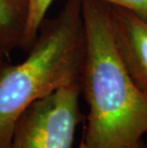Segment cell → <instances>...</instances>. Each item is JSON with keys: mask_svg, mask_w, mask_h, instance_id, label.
<instances>
[{"mask_svg": "<svg viewBox=\"0 0 147 148\" xmlns=\"http://www.w3.org/2000/svg\"><path fill=\"white\" fill-rule=\"evenodd\" d=\"M85 56L80 88L88 115L85 148H147V96L137 86L116 44L107 5L81 0Z\"/></svg>", "mask_w": 147, "mask_h": 148, "instance_id": "1", "label": "cell"}, {"mask_svg": "<svg viewBox=\"0 0 147 148\" xmlns=\"http://www.w3.org/2000/svg\"><path fill=\"white\" fill-rule=\"evenodd\" d=\"M107 7L121 58L134 81L147 96V23L123 9Z\"/></svg>", "mask_w": 147, "mask_h": 148, "instance_id": "4", "label": "cell"}, {"mask_svg": "<svg viewBox=\"0 0 147 148\" xmlns=\"http://www.w3.org/2000/svg\"><path fill=\"white\" fill-rule=\"evenodd\" d=\"M55 0H28V17L21 47L29 49L45 20L50 6Z\"/></svg>", "mask_w": 147, "mask_h": 148, "instance_id": "6", "label": "cell"}, {"mask_svg": "<svg viewBox=\"0 0 147 148\" xmlns=\"http://www.w3.org/2000/svg\"><path fill=\"white\" fill-rule=\"evenodd\" d=\"M7 55L8 53L0 45V73H1L2 69L4 68V66L7 64V62H6V56H7Z\"/></svg>", "mask_w": 147, "mask_h": 148, "instance_id": "8", "label": "cell"}, {"mask_svg": "<svg viewBox=\"0 0 147 148\" xmlns=\"http://www.w3.org/2000/svg\"><path fill=\"white\" fill-rule=\"evenodd\" d=\"M81 0H66L54 18L44 20L20 63L0 73V148H9L20 115L33 102L79 82L85 56Z\"/></svg>", "mask_w": 147, "mask_h": 148, "instance_id": "2", "label": "cell"}, {"mask_svg": "<svg viewBox=\"0 0 147 148\" xmlns=\"http://www.w3.org/2000/svg\"><path fill=\"white\" fill-rule=\"evenodd\" d=\"M96 1L123 9L147 23V0H96Z\"/></svg>", "mask_w": 147, "mask_h": 148, "instance_id": "7", "label": "cell"}, {"mask_svg": "<svg viewBox=\"0 0 147 148\" xmlns=\"http://www.w3.org/2000/svg\"><path fill=\"white\" fill-rule=\"evenodd\" d=\"M79 148H85V145H84V143H83L82 140H80V143H79Z\"/></svg>", "mask_w": 147, "mask_h": 148, "instance_id": "9", "label": "cell"}, {"mask_svg": "<svg viewBox=\"0 0 147 148\" xmlns=\"http://www.w3.org/2000/svg\"><path fill=\"white\" fill-rule=\"evenodd\" d=\"M80 82L33 102L15 123L9 148H72L82 121Z\"/></svg>", "mask_w": 147, "mask_h": 148, "instance_id": "3", "label": "cell"}, {"mask_svg": "<svg viewBox=\"0 0 147 148\" xmlns=\"http://www.w3.org/2000/svg\"><path fill=\"white\" fill-rule=\"evenodd\" d=\"M28 17V0H0V45L8 53L21 47Z\"/></svg>", "mask_w": 147, "mask_h": 148, "instance_id": "5", "label": "cell"}]
</instances>
